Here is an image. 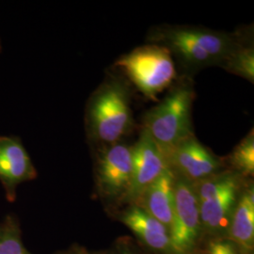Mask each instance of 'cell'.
<instances>
[{
	"label": "cell",
	"instance_id": "1",
	"mask_svg": "<svg viewBox=\"0 0 254 254\" xmlns=\"http://www.w3.org/2000/svg\"><path fill=\"white\" fill-rule=\"evenodd\" d=\"M134 127L130 92L122 78L110 77L91 93L85 110V129L94 148L123 141Z\"/></svg>",
	"mask_w": 254,
	"mask_h": 254
},
{
	"label": "cell",
	"instance_id": "2",
	"mask_svg": "<svg viewBox=\"0 0 254 254\" xmlns=\"http://www.w3.org/2000/svg\"><path fill=\"white\" fill-rule=\"evenodd\" d=\"M195 92L190 81L175 85L158 105L147 111L143 127L165 156L183 139L193 135L192 106Z\"/></svg>",
	"mask_w": 254,
	"mask_h": 254
},
{
	"label": "cell",
	"instance_id": "3",
	"mask_svg": "<svg viewBox=\"0 0 254 254\" xmlns=\"http://www.w3.org/2000/svg\"><path fill=\"white\" fill-rule=\"evenodd\" d=\"M115 66L126 74L144 96L155 99L176 78V69L171 52L164 46L147 45L122 56Z\"/></svg>",
	"mask_w": 254,
	"mask_h": 254
},
{
	"label": "cell",
	"instance_id": "4",
	"mask_svg": "<svg viewBox=\"0 0 254 254\" xmlns=\"http://www.w3.org/2000/svg\"><path fill=\"white\" fill-rule=\"evenodd\" d=\"M197 194L200 223L209 230H218L233 217L239 199L237 174L218 173L193 185Z\"/></svg>",
	"mask_w": 254,
	"mask_h": 254
},
{
	"label": "cell",
	"instance_id": "5",
	"mask_svg": "<svg viewBox=\"0 0 254 254\" xmlns=\"http://www.w3.org/2000/svg\"><path fill=\"white\" fill-rule=\"evenodd\" d=\"M132 146L120 141L96 148L95 176L102 196L127 199L132 183Z\"/></svg>",
	"mask_w": 254,
	"mask_h": 254
},
{
	"label": "cell",
	"instance_id": "6",
	"mask_svg": "<svg viewBox=\"0 0 254 254\" xmlns=\"http://www.w3.org/2000/svg\"><path fill=\"white\" fill-rule=\"evenodd\" d=\"M200 224L199 202L194 186L182 178L175 180L173 223L169 230L171 250L174 254L190 253Z\"/></svg>",
	"mask_w": 254,
	"mask_h": 254
},
{
	"label": "cell",
	"instance_id": "7",
	"mask_svg": "<svg viewBox=\"0 0 254 254\" xmlns=\"http://www.w3.org/2000/svg\"><path fill=\"white\" fill-rule=\"evenodd\" d=\"M166 158L169 168L180 173L182 179L190 183L208 179L218 174L222 167L220 159L202 145L194 134L179 142Z\"/></svg>",
	"mask_w": 254,
	"mask_h": 254
},
{
	"label": "cell",
	"instance_id": "8",
	"mask_svg": "<svg viewBox=\"0 0 254 254\" xmlns=\"http://www.w3.org/2000/svg\"><path fill=\"white\" fill-rule=\"evenodd\" d=\"M147 39L151 44L167 48L188 73L217 66L215 60L189 33L187 26L165 25L153 27Z\"/></svg>",
	"mask_w": 254,
	"mask_h": 254
},
{
	"label": "cell",
	"instance_id": "9",
	"mask_svg": "<svg viewBox=\"0 0 254 254\" xmlns=\"http://www.w3.org/2000/svg\"><path fill=\"white\" fill-rule=\"evenodd\" d=\"M132 183L127 200H136L162 173L169 169L162 150L144 128L132 145Z\"/></svg>",
	"mask_w": 254,
	"mask_h": 254
},
{
	"label": "cell",
	"instance_id": "10",
	"mask_svg": "<svg viewBox=\"0 0 254 254\" xmlns=\"http://www.w3.org/2000/svg\"><path fill=\"white\" fill-rule=\"evenodd\" d=\"M37 171L17 136H0V183L9 202L16 200L19 185L34 180Z\"/></svg>",
	"mask_w": 254,
	"mask_h": 254
},
{
	"label": "cell",
	"instance_id": "11",
	"mask_svg": "<svg viewBox=\"0 0 254 254\" xmlns=\"http://www.w3.org/2000/svg\"><path fill=\"white\" fill-rule=\"evenodd\" d=\"M175 174L169 168L137 198L136 205L144 209L166 227L172 226Z\"/></svg>",
	"mask_w": 254,
	"mask_h": 254
},
{
	"label": "cell",
	"instance_id": "12",
	"mask_svg": "<svg viewBox=\"0 0 254 254\" xmlns=\"http://www.w3.org/2000/svg\"><path fill=\"white\" fill-rule=\"evenodd\" d=\"M122 221L146 245L157 251L171 250L170 231L138 205H132L122 215Z\"/></svg>",
	"mask_w": 254,
	"mask_h": 254
},
{
	"label": "cell",
	"instance_id": "13",
	"mask_svg": "<svg viewBox=\"0 0 254 254\" xmlns=\"http://www.w3.org/2000/svg\"><path fill=\"white\" fill-rule=\"evenodd\" d=\"M231 236L244 250L253 249L254 240V188L247 189L239 197L232 217Z\"/></svg>",
	"mask_w": 254,
	"mask_h": 254
},
{
	"label": "cell",
	"instance_id": "14",
	"mask_svg": "<svg viewBox=\"0 0 254 254\" xmlns=\"http://www.w3.org/2000/svg\"><path fill=\"white\" fill-rule=\"evenodd\" d=\"M221 68L254 83V49L250 40H247L239 46Z\"/></svg>",
	"mask_w": 254,
	"mask_h": 254
},
{
	"label": "cell",
	"instance_id": "15",
	"mask_svg": "<svg viewBox=\"0 0 254 254\" xmlns=\"http://www.w3.org/2000/svg\"><path fill=\"white\" fill-rule=\"evenodd\" d=\"M229 163L233 166L236 173L251 176L254 173V134L252 130L235 147L228 157Z\"/></svg>",
	"mask_w": 254,
	"mask_h": 254
},
{
	"label": "cell",
	"instance_id": "16",
	"mask_svg": "<svg viewBox=\"0 0 254 254\" xmlns=\"http://www.w3.org/2000/svg\"><path fill=\"white\" fill-rule=\"evenodd\" d=\"M0 254H32L23 244L18 221L12 216H7L1 223Z\"/></svg>",
	"mask_w": 254,
	"mask_h": 254
},
{
	"label": "cell",
	"instance_id": "17",
	"mask_svg": "<svg viewBox=\"0 0 254 254\" xmlns=\"http://www.w3.org/2000/svg\"><path fill=\"white\" fill-rule=\"evenodd\" d=\"M207 254H237L235 247L224 241H214L209 244Z\"/></svg>",
	"mask_w": 254,
	"mask_h": 254
},
{
	"label": "cell",
	"instance_id": "18",
	"mask_svg": "<svg viewBox=\"0 0 254 254\" xmlns=\"http://www.w3.org/2000/svg\"><path fill=\"white\" fill-rule=\"evenodd\" d=\"M1 48H2V46H1V42H0V52H1Z\"/></svg>",
	"mask_w": 254,
	"mask_h": 254
},
{
	"label": "cell",
	"instance_id": "19",
	"mask_svg": "<svg viewBox=\"0 0 254 254\" xmlns=\"http://www.w3.org/2000/svg\"><path fill=\"white\" fill-rule=\"evenodd\" d=\"M0 232H1V223H0Z\"/></svg>",
	"mask_w": 254,
	"mask_h": 254
},
{
	"label": "cell",
	"instance_id": "20",
	"mask_svg": "<svg viewBox=\"0 0 254 254\" xmlns=\"http://www.w3.org/2000/svg\"></svg>",
	"mask_w": 254,
	"mask_h": 254
}]
</instances>
